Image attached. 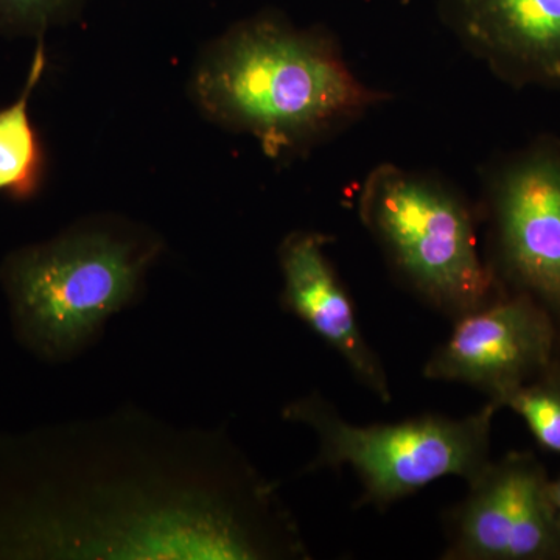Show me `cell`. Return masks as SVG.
<instances>
[{"label": "cell", "instance_id": "1", "mask_svg": "<svg viewBox=\"0 0 560 560\" xmlns=\"http://www.w3.org/2000/svg\"><path fill=\"white\" fill-rule=\"evenodd\" d=\"M202 116L249 135L268 156L304 153L388 101L352 72L323 27L261 11L202 50L189 84Z\"/></svg>", "mask_w": 560, "mask_h": 560}, {"label": "cell", "instance_id": "2", "mask_svg": "<svg viewBox=\"0 0 560 560\" xmlns=\"http://www.w3.org/2000/svg\"><path fill=\"white\" fill-rule=\"evenodd\" d=\"M162 242L117 217L80 221L14 250L0 267L21 340L46 359L72 355L135 300Z\"/></svg>", "mask_w": 560, "mask_h": 560}, {"label": "cell", "instance_id": "3", "mask_svg": "<svg viewBox=\"0 0 560 560\" xmlns=\"http://www.w3.org/2000/svg\"><path fill=\"white\" fill-rule=\"evenodd\" d=\"M359 215L397 278L453 320L503 294L478 248L474 209L427 173L381 164L364 179Z\"/></svg>", "mask_w": 560, "mask_h": 560}, {"label": "cell", "instance_id": "4", "mask_svg": "<svg viewBox=\"0 0 560 560\" xmlns=\"http://www.w3.org/2000/svg\"><path fill=\"white\" fill-rule=\"evenodd\" d=\"M499 405L488 401L464 418L423 415L396 423L355 425L318 393L287 405L283 418L316 434L318 453L307 471L350 467L361 489L357 506L385 511L431 482L458 477L469 485L490 458Z\"/></svg>", "mask_w": 560, "mask_h": 560}, {"label": "cell", "instance_id": "5", "mask_svg": "<svg viewBox=\"0 0 560 560\" xmlns=\"http://www.w3.org/2000/svg\"><path fill=\"white\" fill-rule=\"evenodd\" d=\"M485 197L497 279L544 305L560 327V139L544 135L503 158Z\"/></svg>", "mask_w": 560, "mask_h": 560}, {"label": "cell", "instance_id": "6", "mask_svg": "<svg viewBox=\"0 0 560 560\" xmlns=\"http://www.w3.org/2000/svg\"><path fill=\"white\" fill-rule=\"evenodd\" d=\"M550 477L533 452L490 460L444 517L445 560H560Z\"/></svg>", "mask_w": 560, "mask_h": 560}, {"label": "cell", "instance_id": "7", "mask_svg": "<svg viewBox=\"0 0 560 560\" xmlns=\"http://www.w3.org/2000/svg\"><path fill=\"white\" fill-rule=\"evenodd\" d=\"M453 323L451 338L423 366L427 381L463 383L503 408L555 363L559 323L528 294L504 291Z\"/></svg>", "mask_w": 560, "mask_h": 560}, {"label": "cell", "instance_id": "8", "mask_svg": "<svg viewBox=\"0 0 560 560\" xmlns=\"http://www.w3.org/2000/svg\"><path fill=\"white\" fill-rule=\"evenodd\" d=\"M440 16L503 83L560 91V0H440Z\"/></svg>", "mask_w": 560, "mask_h": 560}, {"label": "cell", "instance_id": "9", "mask_svg": "<svg viewBox=\"0 0 560 560\" xmlns=\"http://www.w3.org/2000/svg\"><path fill=\"white\" fill-rule=\"evenodd\" d=\"M330 241L319 232L294 231L280 243L282 305L345 360L364 388L389 404L388 374L364 337L355 304L326 254Z\"/></svg>", "mask_w": 560, "mask_h": 560}, {"label": "cell", "instance_id": "10", "mask_svg": "<svg viewBox=\"0 0 560 560\" xmlns=\"http://www.w3.org/2000/svg\"><path fill=\"white\" fill-rule=\"evenodd\" d=\"M46 68V38H40L36 40L20 95L0 109V194L13 200L35 197L46 172V156L28 113L33 92L43 80Z\"/></svg>", "mask_w": 560, "mask_h": 560}, {"label": "cell", "instance_id": "11", "mask_svg": "<svg viewBox=\"0 0 560 560\" xmlns=\"http://www.w3.org/2000/svg\"><path fill=\"white\" fill-rule=\"evenodd\" d=\"M504 407L525 420L534 440L545 452L560 456V375L555 363L539 377L512 393Z\"/></svg>", "mask_w": 560, "mask_h": 560}, {"label": "cell", "instance_id": "12", "mask_svg": "<svg viewBox=\"0 0 560 560\" xmlns=\"http://www.w3.org/2000/svg\"><path fill=\"white\" fill-rule=\"evenodd\" d=\"M90 0H0V36L38 40L79 20Z\"/></svg>", "mask_w": 560, "mask_h": 560}, {"label": "cell", "instance_id": "13", "mask_svg": "<svg viewBox=\"0 0 560 560\" xmlns=\"http://www.w3.org/2000/svg\"><path fill=\"white\" fill-rule=\"evenodd\" d=\"M550 497L552 508H555L556 517H558L560 525V477L550 481Z\"/></svg>", "mask_w": 560, "mask_h": 560}, {"label": "cell", "instance_id": "14", "mask_svg": "<svg viewBox=\"0 0 560 560\" xmlns=\"http://www.w3.org/2000/svg\"><path fill=\"white\" fill-rule=\"evenodd\" d=\"M555 368H556V371H558L559 375H560V327H559V345H558V352H556Z\"/></svg>", "mask_w": 560, "mask_h": 560}]
</instances>
